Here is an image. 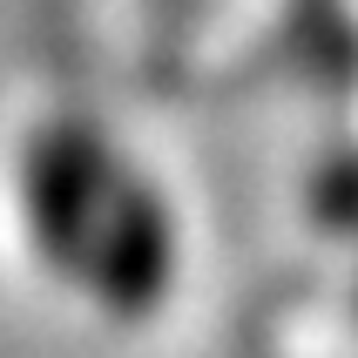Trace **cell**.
Listing matches in <instances>:
<instances>
[{"label":"cell","instance_id":"obj_1","mask_svg":"<svg viewBox=\"0 0 358 358\" xmlns=\"http://www.w3.org/2000/svg\"><path fill=\"white\" fill-rule=\"evenodd\" d=\"M20 217L48 271L122 318H149L176 278L162 196L88 122H48L20 149Z\"/></svg>","mask_w":358,"mask_h":358}]
</instances>
